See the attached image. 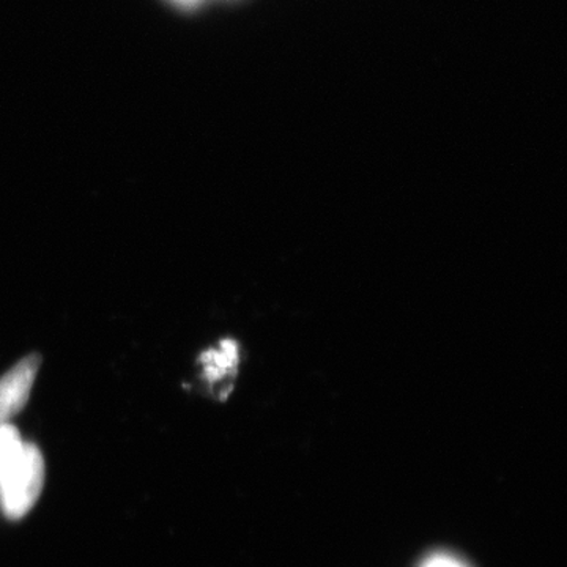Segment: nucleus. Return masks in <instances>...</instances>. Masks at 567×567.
<instances>
[{"label":"nucleus","instance_id":"f257e3e1","mask_svg":"<svg viewBox=\"0 0 567 567\" xmlns=\"http://www.w3.org/2000/svg\"><path fill=\"white\" fill-rule=\"evenodd\" d=\"M44 461L39 447L24 443L0 480L3 509L10 518L25 516L43 491Z\"/></svg>","mask_w":567,"mask_h":567},{"label":"nucleus","instance_id":"f03ea898","mask_svg":"<svg viewBox=\"0 0 567 567\" xmlns=\"http://www.w3.org/2000/svg\"><path fill=\"white\" fill-rule=\"evenodd\" d=\"M40 364V354L32 353L0 377V425L9 424L28 404Z\"/></svg>","mask_w":567,"mask_h":567},{"label":"nucleus","instance_id":"7ed1b4c3","mask_svg":"<svg viewBox=\"0 0 567 567\" xmlns=\"http://www.w3.org/2000/svg\"><path fill=\"white\" fill-rule=\"evenodd\" d=\"M204 375L213 390L219 388V398L226 399L233 391L238 368L241 363V349L235 339H223L216 349L208 350L200 358Z\"/></svg>","mask_w":567,"mask_h":567},{"label":"nucleus","instance_id":"20e7f679","mask_svg":"<svg viewBox=\"0 0 567 567\" xmlns=\"http://www.w3.org/2000/svg\"><path fill=\"white\" fill-rule=\"evenodd\" d=\"M22 445L20 434L10 424L0 425V480Z\"/></svg>","mask_w":567,"mask_h":567},{"label":"nucleus","instance_id":"39448f33","mask_svg":"<svg viewBox=\"0 0 567 567\" xmlns=\"http://www.w3.org/2000/svg\"><path fill=\"white\" fill-rule=\"evenodd\" d=\"M425 567H458L456 563L451 561V559L446 558H435L432 559L431 563H429Z\"/></svg>","mask_w":567,"mask_h":567}]
</instances>
